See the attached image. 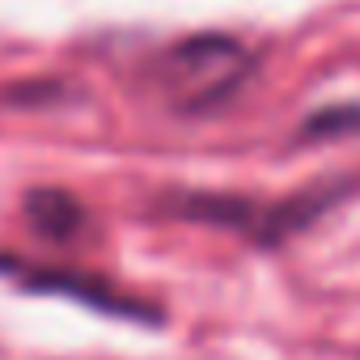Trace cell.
Masks as SVG:
<instances>
[{
  "mask_svg": "<svg viewBox=\"0 0 360 360\" xmlns=\"http://www.w3.org/2000/svg\"><path fill=\"white\" fill-rule=\"evenodd\" d=\"M246 72H250L246 47H238L233 39L204 34V39H191L183 47L165 51L157 81H161V89L174 106L212 110V106H221L225 98H233L242 89Z\"/></svg>",
  "mask_w": 360,
  "mask_h": 360,
  "instance_id": "6da1fadb",
  "label": "cell"
},
{
  "mask_svg": "<svg viewBox=\"0 0 360 360\" xmlns=\"http://www.w3.org/2000/svg\"><path fill=\"white\" fill-rule=\"evenodd\" d=\"M30 221H34V229L51 233V238H68L81 225V204L60 191H39V195H30Z\"/></svg>",
  "mask_w": 360,
  "mask_h": 360,
  "instance_id": "7a4b0ae2",
  "label": "cell"
}]
</instances>
